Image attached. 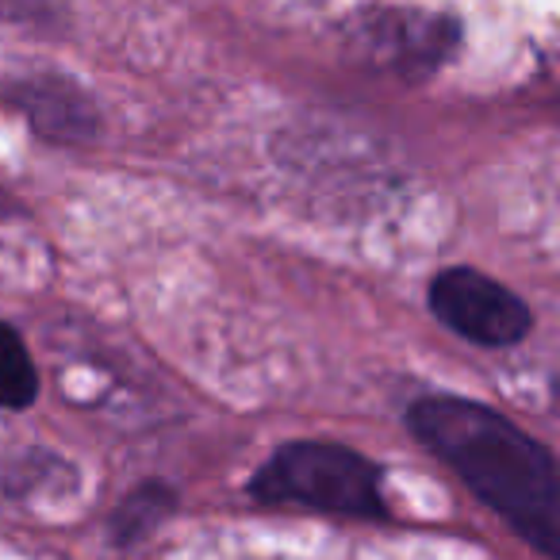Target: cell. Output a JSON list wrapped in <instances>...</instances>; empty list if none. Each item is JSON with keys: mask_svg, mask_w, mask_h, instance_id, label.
Segmentation results:
<instances>
[{"mask_svg": "<svg viewBox=\"0 0 560 560\" xmlns=\"http://www.w3.org/2000/svg\"><path fill=\"white\" fill-rule=\"evenodd\" d=\"M407 422L499 518L560 560V465L537 438L460 396L419 399Z\"/></svg>", "mask_w": 560, "mask_h": 560, "instance_id": "obj_1", "label": "cell"}, {"mask_svg": "<svg viewBox=\"0 0 560 560\" xmlns=\"http://www.w3.org/2000/svg\"><path fill=\"white\" fill-rule=\"evenodd\" d=\"M261 503L307 506L323 514L381 518L384 491L381 468L358 450L338 442H289L280 445L249 483Z\"/></svg>", "mask_w": 560, "mask_h": 560, "instance_id": "obj_2", "label": "cell"}, {"mask_svg": "<svg viewBox=\"0 0 560 560\" xmlns=\"http://www.w3.org/2000/svg\"><path fill=\"white\" fill-rule=\"evenodd\" d=\"M430 307L450 330H457L460 338L476 346H488V350L522 342L534 327V315L518 292L491 280L488 272L468 269V265L445 269L434 280Z\"/></svg>", "mask_w": 560, "mask_h": 560, "instance_id": "obj_3", "label": "cell"}, {"mask_svg": "<svg viewBox=\"0 0 560 560\" xmlns=\"http://www.w3.org/2000/svg\"><path fill=\"white\" fill-rule=\"evenodd\" d=\"M358 43L384 70H396L399 78H427L457 47V24L415 9L373 12L358 27Z\"/></svg>", "mask_w": 560, "mask_h": 560, "instance_id": "obj_4", "label": "cell"}, {"mask_svg": "<svg viewBox=\"0 0 560 560\" xmlns=\"http://www.w3.org/2000/svg\"><path fill=\"white\" fill-rule=\"evenodd\" d=\"M20 104L32 124L50 139H89L96 127L93 104L81 96L78 85L62 78H39L20 89Z\"/></svg>", "mask_w": 560, "mask_h": 560, "instance_id": "obj_5", "label": "cell"}, {"mask_svg": "<svg viewBox=\"0 0 560 560\" xmlns=\"http://www.w3.org/2000/svg\"><path fill=\"white\" fill-rule=\"evenodd\" d=\"M35 392H39V376H35L24 338L9 323H0V407L24 411L35 399Z\"/></svg>", "mask_w": 560, "mask_h": 560, "instance_id": "obj_6", "label": "cell"}, {"mask_svg": "<svg viewBox=\"0 0 560 560\" xmlns=\"http://www.w3.org/2000/svg\"><path fill=\"white\" fill-rule=\"evenodd\" d=\"M170 506H173V495L162 483H147V488L131 491V495L124 499V506L116 511V522H112L116 541H124V545L139 541L142 534H150V526H154Z\"/></svg>", "mask_w": 560, "mask_h": 560, "instance_id": "obj_7", "label": "cell"}, {"mask_svg": "<svg viewBox=\"0 0 560 560\" xmlns=\"http://www.w3.org/2000/svg\"><path fill=\"white\" fill-rule=\"evenodd\" d=\"M58 4L62 0H0V12L20 20H50L58 12Z\"/></svg>", "mask_w": 560, "mask_h": 560, "instance_id": "obj_8", "label": "cell"}]
</instances>
